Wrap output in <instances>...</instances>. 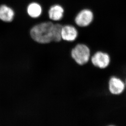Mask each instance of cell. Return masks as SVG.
I'll use <instances>...</instances> for the list:
<instances>
[{
    "mask_svg": "<svg viewBox=\"0 0 126 126\" xmlns=\"http://www.w3.org/2000/svg\"><path fill=\"white\" fill-rule=\"evenodd\" d=\"M15 12L11 7L7 5L0 6V20L6 23L12 21L14 19Z\"/></svg>",
    "mask_w": 126,
    "mask_h": 126,
    "instance_id": "obj_8",
    "label": "cell"
},
{
    "mask_svg": "<svg viewBox=\"0 0 126 126\" xmlns=\"http://www.w3.org/2000/svg\"><path fill=\"white\" fill-rule=\"evenodd\" d=\"M27 12L31 18H37L42 15L43 8L38 2H33L29 4L27 8Z\"/></svg>",
    "mask_w": 126,
    "mask_h": 126,
    "instance_id": "obj_9",
    "label": "cell"
},
{
    "mask_svg": "<svg viewBox=\"0 0 126 126\" xmlns=\"http://www.w3.org/2000/svg\"><path fill=\"white\" fill-rule=\"evenodd\" d=\"M108 89L112 95H118L122 94L125 88V84L120 78L112 76L109 80Z\"/></svg>",
    "mask_w": 126,
    "mask_h": 126,
    "instance_id": "obj_5",
    "label": "cell"
},
{
    "mask_svg": "<svg viewBox=\"0 0 126 126\" xmlns=\"http://www.w3.org/2000/svg\"><path fill=\"white\" fill-rule=\"evenodd\" d=\"M64 8L61 5L56 4L50 7L48 10V16L51 20L53 21L61 20L64 16Z\"/></svg>",
    "mask_w": 126,
    "mask_h": 126,
    "instance_id": "obj_7",
    "label": "cell"
},
{
    "mask_svg": "<svg viewBox=\"0 0 126 126\" xmlns=\"http://www.w3.org/2000/svg\"><path fill=\"white\" fill-rule=\"evenodd\" d=\"M54 23L51 21L42 22L33 27L30 35L35 42L42 44L53 42V28Z\"/></svg>",
    "mask_w": 126,
    "mask_h": 126,
    "instance_id": "obj_1",
    "label": "cell"
},
{
    "mask_svg": "<svg viewBox=\"0 0 126 126\" xmlns=\"http://www.w3.org/2000/svg\"><path fill=\"white\" fill-rule=\"evenodd\" d=\"M71 55L77 64L83 66L88 63L90 59L91 51L88 45L80 43L77 44L72 49Z\"/></svg>",
    "mask_w": 126,
    "mask_h": 126,
    "instance_id": "obj_2",
    "label": "cell"
},
{
    "mask_svg": "<svg viewBox=\"0 0 126 126\" xmlns=\"http://www.w3.org/2000/svg\"><path fill=\"white\" fill-rule=\"evenodd\" d=\"M63 25L60 23L54 24L53 28V41L54 42H60L62 40L61 32Z\"/></svg>",
    "mask_w": 126,
    "mask_h": 126,
    "instance_id": "obj_10",
    "label": "cell"
},
{
    "mask_svg": "<svg viewBox=\"0 0 126 126\" xmlns=\"http://www.w3.org/2000/svg\"><path fill=\"white\" fill-rule=\"evenodd\" d=\"M94 14L93 11L89 8H84L77 14L74 18L76 25L80 28H86L93 23Z\"/></svg>",
    "mask_w": 126,
    "mask_h": 126,
    "instance_id": "obj_3",
    "label": "cell"
},
{
    "mask_svg": "<svg viewBox=\"0 0 126 126\" xmlns=\"http://www.w3.org/2000/svg\"><path fill=\"white\" fill-rule=\"evenodd\" d=\"M91 61L94 67L103 69L109 67L111 63V58L109 54L101 51L95 52L91 56Z\"/></svg>",
    "mask_w": 126,
    "mask_h": 126,
    "instance_id": "obj_4",
    "label": "cell"
},
{
    "mask_svg": "<svg viewBox=\"0 0 126 126\" xmlns=\"http://www.w3.org/2000/svg\"><path fill=\"white\" fill-rule=\"evenodd\" d=\"M79 36V32L74 25L67 24L63 25L62 29V40L67 42H74Z\"/></svg>",
    "mask_w": 126,
    "mask_h": 126,
    "instance_id": "obj_6",
    "label": "cell"
},
{
    "mask_svg": "<svg viewBox=\"0 0 126 126\" xmlns=\"http://www.w3.org/2000/svg\"><path fill=\"white\" fill-rule=\"evenodd\" d=\"M125 84H126V82H125Z\"/></svg>",
    "mask_w": 126,
    "mask_h": 126,
    "instance_id": "obj_11",
    "label": "cell"
}]
</instances>
